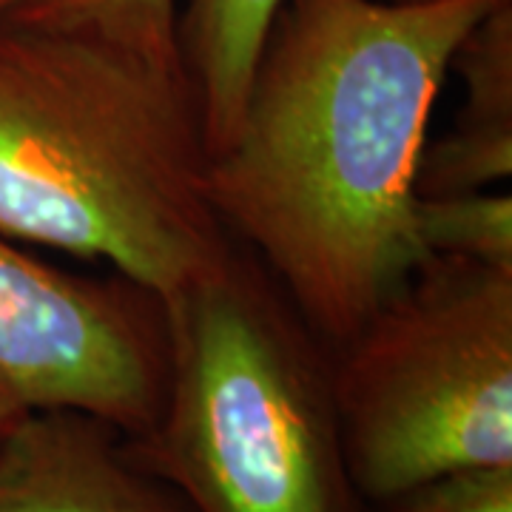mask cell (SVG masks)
Returning a JSON list of instances; mask_svg holds the SVG:
<instances>
[{"instance_id":"obj_1","label":"cell","mask_w":512,"mask_h":512,"mask_svg":"<svg viewBox=\"0 0 512 512\" xmlns=\"http://www.w3.org/2000/svg\"><path fill=\"white\" fill-rule=\"evenodd\" d=\"M501 0H282L231 140L222 228L336 348L427 259L416 168L464 35Z\"/></svg>"},{"instance_id":"obj_2","label":"cell","mask_w":512,"mask_h":512,"mask_svg":"<svg viewBox=\"0 0 512 512\" xmlns=\"http://www.w3.org/2000/svg\"><path fill=\"white\" fill-rule=\"evenodd\" d=\"M185 69L0 23V234L103 262L168 305L228 262Z\"/></svg>"},{"instance_id":"obj_3","label":"cell","mask_w":512,"mask_h":512,"mask_svg":"<svg viewBox=\"0 0 512 512\" xmlns=\"http://www.w3.org/2000/svg\"><path fill=\"white\" fill-rule=\"evenodd\" d=\"M160 413L131 458L191 512H365L342 456L330 350L254 254L171 299Z\"/></svg>"},{"instance_id":"obj_4","label":"cell","mask_w":512,"mask_h":512,"mask_svg":"<svg viewBox=\"0 0 512 512\" xmlns=\"http://www.w3.org/2000/svg\"><path fill=\"white\" fill-rule=\"evenodd\" d=\"M328 350L342 456L362 504L512 467V268L427 256Z\"/></svg>"},{"instance_id":"obj_5","label":"cell","mask_w":512,"mask_h":512,"mask_svg":"<svg viewBox=\"0 0 512 512\" xmlns=\"http://www.w3.org/2000/svg\"><path fill=\"white\" fill-rule=\"evenodd\" d=\"M165 379L163 299L0 234V436L37 413L72 410L137 439L160 413Z\"/></svg>"},{"instance_id":"obj_6","label":"cell","mask_w":512,"mask_h":512,"mask_svg":"<svg viewBox=\"0 0 512 512\" xmlns=\"http://www.w3.org/2000/svg\"><path fill=\"white\" fill-rule=\"evenodd\" d=\"M0 512H191L106 421L52 410L0 436Z\"/></svg>"},{"instance_id":"obj_7","label":"cell","mask_w":512,"mask_h":512,"mask_svg":"<svg viewBox=\"0 0 512 512\" xmlns=\"http://www.w3.org/2000/svg\"><path fill=\"white\" fill-rule=\"evenodd\" d=\"M450 74L464 100L439 137H427L416 197L507 185L512 177V0H501L458 43Z\"/></svg>"},{"instance_id":"obj_8","label":"cell","mask_w":512,"mask_h":512,"mask_svg":"<svg viewBox=\"0 0 512 512\" xmlns=\"http://www.w3.org/2000/svg\"><path fill=\"white\" fill-rule=\"evenodd\" d=\"M282 0H183L180 57L200 103L208 154L234 134L256 57Z\"/></svg>"},{"instance_id":"obj_9","label":"cell","mask_w":512,"mask_h":512,"mask_svg":"<svg viewBox=\"0 0 512 512\" xmlns=\"http://www.w3.org/2000/svg\"><path fill=\"white\" fill-rule=\"evenodd\" d=\"M183 0H0V23L89 37L180 72Z\"/></svg>"},{"instance_id":"obj_10","label":"cell","mask_w":512,"mask_h":512,"mask_svg":"<svg viewBox=\"0 0 512 512\" xmlns=\"http://www.w3.org/2000/svg\"><path fill=\"white\" fill-rule=\"evenodd\" d=\"M416 237L427 256L512 268V194L507 185H498L416 197Z\"/></svg>"},{"instance_id":"obj_11","label":"cell","mask_w":512,"mask_h":512,"mask_svg":"<svg viewBox=\"0 0 512 512\" xmlns=\"http://www.w3.org/2000/svg\"><path fill=\"white\" fill-rule=\"evenodd\" d=\"M376 507L382 512H512V467L439 478Z\"/></svg>"},{"instance_id":"obj_12","label":"cell","mask_w":512,"mask_h":512,"mask_svg":"<svg viewBox=\"0 0 512 512\" xmlns=\"http://www.w3.org/2000/svg\"><path fill=\"white\" fill-rule=\"evenodd\" d=\"M393 3H413V0H393Z\"/></svg>"}]
</instances>
